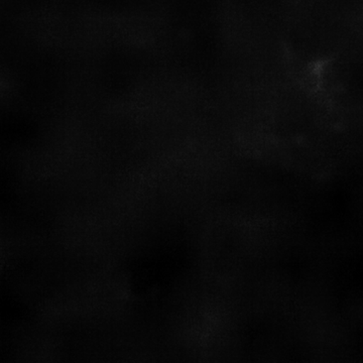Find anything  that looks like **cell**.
Instances as JSON below:
<instances>
[]
</instances>
